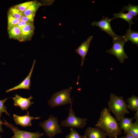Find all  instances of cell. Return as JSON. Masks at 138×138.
Returning a JSON list of instances; mask_svg holds the SVG:
<instances>
[{
	"label": "cell",
	"instance_id": "5bb4252c",
	"mask_svg": "<svg viewBox=\"0 0 138 138\" xmlns=\"http://www.w3.org/2000/svg\"><path fill=\"white\" fill-rule=\"evenodd\" d=\"M34 28L33 24H28L21 30V37L20 42L30 40L33 34Z\"/></svg>",
	"mask_w": 138,
	"mask_h": 138
},
{
	"label": "cell",
	"instance_id": "4fadbf2b",
	"mask_svg": "<svg viewBox=\"0 0 138 138\" xmlns=\"http://www.w3.org/2000/svg\"><path fill=\"white\" fill-rule=\"evenodd\" d=\"M36 60H34L32 68L28 76L19 84L6 90V92L7 93L11 91L19 89H24L30 90L31 86L30 78L32 74Z\"/></svg>",
	"mask_w": 138,
	"mask_h": 138
},
{
	"label": "cell",
	"instance_id": "f1b7e54d",
	"mask_svg": "<svg viewBox=\"0 0 138 138\" xmlns=\"http://www.w3.org/2000/svg\"><path fill=\"white\" fill-rule=\"evenodd\" d=\"M29 23L26 22L21 20L20 22L16 25L20 29H22L26 25Z\"/></svg>",
	"mask_w": 138,
	"mask_h": 138
},
{
	"label": "cell",
	"instance_id": "277c9868",
	"mask_svg": "<svg viewBox=\"0 0 138 138\" xmlns=\"http://www.w3.org/2000/svg\"><path fill=\"white\" fill-rule=\"evenodd\" d=\"M58 121L57 117L51 115L47 120L40 122L39 125L43 129L48 136L52 138L56 134L62 133V130Z\"/></svg>",
	"mask_w": 138,
	"mask_h": 138
},
{
	"label": "cell",
	"instance_id": "603a6c76",
	"mask_svg": "<svg viewBox=\"0 0 138 138\" xmlns=\"http://www.w3.org/2000/svg\"><path fill=\"white\" fill-rule=\"evenodd\" d=\"M8 29L16 25L21 20V19L14 18L9 13L8 14Z\"/></svg>",
	"mask_w": 138,
	"mask_h": 138
},
{
	"label": "cell",
	"instance_id": "9a60e30c",
	"mask_svg": "<svg viewBox=\"0 0 138 138\" xmlns=\"http://www.w3.org/2000/svg\"><path fill=\"white\" fill-rule=\"evenodd\" d=\"M126 42L128 41H131L133 44L138 46V32L129 29L126 30L125 34L122 36Z\"/></svg>",
	"mask_w": 138,
	"mask_h": 138
},
{
	"label": "cell",
	"instance_id": "4dcf8cb0",
	"mask_svg": "<svg viewBox=\"0 0 138 138\" xmlns=\"http://www.w3.org/2000/svg\"><path fill=\"white\" fill-rule=\"evenodd\" d=\"M135 119V120H138V110L136 111V112L134 114V117L133 119Z\"/></svg>",
	"mask_w": 138,
	"mask_h": 138
},
{
	"label": "cell",
	"instance_id": "8992f818",
	"mask_svg": "<svg viewBox=\"0 0 138 138\" xmlns=\"http://www.w3.org/2000/svg\"><path fill=\"white\" fill-rule=\"evenodd\" d=\"M72 103L70 104L68 116L65 120L62 121L60 125L63 127H71L72 128H83L87 124V118H82L76 117L72 108Z\"/></svg>",
	"mask_w": 138,
	"mask_h": 138
},
{
	"label": "cell",
	"instance_id": "6da1fadb",
	"mask_svg": "<svg viewBox=\"0 0 138 138\" xmlns=\"http://www.w3.org/2000/svg\"><path fill=\"white\" fill-rule=\"evenodd\" d=\"M95 126L105 132L109 138H118L122 134V130L117 120L106 107L104 108L101 111Z\"/></svg>",
	"mask_w": 138,
	"mask_h": 138
},
{
	"label": "cell",
	"instance_id": "3957f363",
	"mask_svg": "<svg viewBox=\"0 0 138 138\" xmlns=\"http://www.w3.org/2000/svg\"><path fill=\"white\" fill-rule=\"evenodd\" d=\"M72 88L61 90L54 93L48 101V104L51 108L72 103L73 99L71 97Z\"/></svg>",
	"mask_w": 138,
	"mask_h": 138
},
{
	"label": "cell",
	"instance_id": "7a4b0ae2",
	"mask_svg": "<svg viewBox=\"0 0 138 138\" xmlns=\"http://www.w3.org/2000/svg\"><path fill=\"white\" fill-rule=\"evenodd\" d=\"M108 109L114 115L116 119L119 121L126 114L129 113L128 105L122 96H118L111 94L108 103Z\"/></svg>",
	"mask_w": 138,
	"mask_h": 138
},
{
	"label": "cell",
	"instance_id": "5b68a950",
	"mask_svg": "<svg viewBox=\"0 0 138 138\" xmlns=\"http://www.w3.org/2000/svg\"><path fill=\"white\" fill-rule=\"evenodd\" d=\"M113 39L112 48L106 52L115 56L121 63H123L126 59L128 58L124 51V48L126 42L122 36L121 38Z\"/></svg>",
	"mask_w": 138,
	"mask_h": 138
},
{
	"label": "cell",
	"instance_id": "7c38bea8",
	"mask_svg": "<svg viewBox=\"0 0 138 138\" xmlns=\"http://www.w3.org/2000/svg\"><path fill=\"white\" fill-rule=\"evenodd\" d=\"M84 135L85 138H106L107 135L99 128L88 127L85 130Z\"/></svg>",
	"mask_w": 138,
	"mask_h": 138
},
{
	"label": "cell",
	"instance_id": "cb8c5ba5",
	"mask_svg": "<svg viewBox=\"0 0 138 138\" xmlns=\"http://www.w3.org/2000/svg\"><path fill=\"white\" fill-rule=\"evenodd\" d=\"M14 18L21 19L22 16V13L15 6L11 7L9 9L8 12Z\"/></svg>",
	"mask_w": 138,
	"mask_h": 138
},
{
	"label": "cell",
	"instance_id": "ba28073f",
	"mask_svg": "<svg viewBox=\"0 0 138 138\" xmlns=\"http://www.w3.org/2000/svg\"><path fill=\"white\" fill-rule=\"evenodd\" d=\"M111 20V19L107 17L103 18L100 21H93L91 25L93 26L99 27L102 31L106 32L113 39L121 38L122 36L117 35L112 30L110 23Z\"/></svg>",
	"mask_w": 138,
	"mask_h": 138
},
{
	"label": "cell",
	"instance_id": "83f0119b",
	"mask_svg": "<svg viewBox=\"0 0 138 138\" xmlns=\"http://www.w3.org/2000/svg\"><path fill=\"white\" fill-rule=\"evenodd\" d=\"M35 14H33L27 16H22L21 20L30 24H33Z\"/></svg>",
	"mask_w": 138,
	"mask_h": 138
},
{
	"label": "cell",
	"instance_id": "1f68e13d",
	"mask_svg": "<svg viewBox=\"0 0 138 138\" xmlns=\"http://www.w3.org/2000/svg\"><path fill=\"white\" fill-rule=\"evenodd\" d=\"M120 138H135L133 136L128 135H126L125 136H122Z\"/></svg>",
	"mask_w": 138,
	"mask_h": 138
},
{
	"label": "cell",
	"instance_id": "52a82bcc",
	"mask_svg": "<svg viewBox=\"0 0 138 138\" xmlns=\"http://www.w3.org/2000/svg\"><path fill=\"white\" fill-rule=\"evenodd\" d=\"M3 124L10 129L14 133V135L12 138H40L43 135L44 133L38 131L33 133L19 130L17 127L8 123L4 119Z\"/></svg>",
	"mask_w": 138,
	"mask_h": 138
},
{
	"label": "cell",
	"instance_id": "30bf717a",
	"mask_svg": "<svg viewBox=\"0 0 138 138\" xmlns=\"http://www.w3.org/2000/svg\"><path fill=\"white\" fill-rule=\"evenodd\" d=\"M32 96H30L27 98H23L18 94H16L15 97L13 98L15 106L19 107L23 110H27L28 108L34 103L30 100L32 99Z\"/></svg>",
	"mask_w": 138,
	"mask_h": 138
},
{
	"label": "cell",
	"instance_id": "ffe728a7",
	"mask_svg": "<svg viewBox=\"0 0 138 138\" xmlns=\"http://www.w3.org/2000/svg\"><path fill=\"white\" fill-rule=\"evenodd\" d=\"M127 102L128 103V109L135 111L138 110V97L133 95L131 97L128 98Z\"/></svg>",
	"mask_w": 138,
	"mask_h": 138
},
{
	"label": "cell",
	"instance_id": "d6986e66",
	"mask_svg": "<svg viewBox=\"0 0 138 138\" xmlns=\"http://www.w3.org/2000/svg\"><path fill=\"white\" fill-rule=\"evenodd\" d=\"M40 2L35 1L24 12H22L23 16H27L36 13L38 8L42 5Z\"/></svg>",
	"mask_w": 138,
	"mask_h": 138
},
{
	"label": "cell",
	"instance_id": "8fae6325",
	"mask_svg": "<svg viewBox=\"0 0 138 138\" xmlns=\"http://www.w3.org/2000/svg\"><path fill=\"white\" fill-rule=\"evenodd\" d=\"M93 37V36H89L85 41L82 43L75 50L76 53L81 57V66L83 64L86 56L88 50L90 42Z\"/></svg>",
	"mask_w": 138,
	"mask_h": 138
},
{
	"label": "cell",
	"instance_id": "d4e9b609",
	"mask_svg": "<svg viewBox=\"0 0 138 138\" xmlns=\"http://www.w3.org/2000/svg\"><path fill=\"white\" fill-rule=\"evenodd\" d=\"M35 1H30L19 4L15 6V7L21 13L27 9Z\"/></svg>",
	"mask_w": 138,
	"mask_h": 138
},
{
	"label": "cell",
	"instance_id": "7402d4cb",
	"mask_svg": "<svg viewBox=\"0 0 138 138\" xmlns=\"http://www.w3.org/2000/svg\"><path fill=\"white\" fill-rule=\"evenodd\" d=\"M126 135H131L135 138H138V120L132 123Z\"/></svg>",
	"mask_w": 138,
	"mask_h": 138
},
{
	"label": "cell",
	"instance_id": "e0dca14e",
	"mask_svg": "<svg viewBox=\"0 0 138 138\" xmlns=\"http://www.w3.org/2000/svg\"><path fill=\"white\" fill-rule=\"evenodd\" d=\"M9 37L20 41L21 37V30L17 25H15L8 29Z\"/></svg>",
	"mask_w": 138,
	"mask_h": 138
},
{
	"label": "cell",
	"instance_id": "f546056e",
	"mask_svg": "<svg viewBox=\"0 0 138 138\" xmlns=\"http://www.w3.org/2000/svg\"><path fill=\"white\" fill-rule=\"evenodd\" d=\"M3 123L2 122V120L0 118V133L1 132H3V130L2 128V125L3 124ZM0 138H2L1 137L0 134Z\"/></svg>",
	"mask_w": 138,
	"mask_h": 138
},
{
	"label": "cell",
	"instance_id": "ac0fdd59",
	"mask_svg": "<svg viewBox=\"0 0 138 138\" xmlns=\"http://www.w3.org/2000/svg\"><path fill=\"white\" fill-rule=\"evenodd\" d=\"M114 16L111 19L112 20L115 18H121L127 21L129 25V29H131V25L133 24L134 23L132 20L134 17L129 13H124L122 11L118 13H115L114 14Z\"/></svg>",
	"mask_w": 138,
	"mask_h": 138
},
{
	"label": "cell",
	"instance_id": "44dd1931",
	"mask_svg": "<svg viewBox=\"0 0 138 138\" xmlns=\"http://www.w3.org/2000/svg\"><path fill=\"white\" fill-rule=\"evenodd\" d=\"M128 11L129 13L130 14L134 17L138 15V6L133 5L129 3L128 6H124L122 8V11L125 10Z\"/></svg>",
	"mask_w": 138,
	"mask_h": 138
},
{
	"label": "cell",
	"instance_id": "4316f807",
	"mask_svg": "<svg viewBox=\"0 0 138 138\" xmlns=\"http://www.w3.org/2000/svg\"><path fill=\"white\" fill-rule=\"evenodd\" d=\"M9 98L4 99L3 100H0V118L2 116V114L4 113L7 115L10 116V114L7 111V108L4 105L5 102Z\"/></svg>",
	"mask_w": 138,
	"mask_h": 138
},
{
	"label": "cell",
	"instance_id": "9c48e42d",
	"mask_svg": "<svg viewBox=\"0 0 138 138\" xmlns=\"http://www.w3.org/2000/svg\"><path fill=\"white\" fill-rule=\"evenodd\" d=\"M13 117L16 125H19L24 127L31 126V121L32 120L40 119V116L34 118L30 116L28 111L27 112V114L24 116H20L14 114Z\"/></svg>",
	"mask_w": 138,
	"mask_h": 138
},
{
	"label": "cell",
	"instance_id": "2e32d148",
	"mask_svg": "<svg viewBox=\"0 0 138 138\" xmlns=\"http://www.w3.org/2000/svg\"><path fill=\"white\" fill-rule=\"evenodd\" d=\"M133 119V118L124 117L119 121L118 124L120 129L123 130L125 134L130 127L132 123Z\"/></svg>",
	"mask_w": 138,
	"mask_h": 138
},
{
	"label": "cell",
	"instance_id": "484cf974",
	"mask_svg": "<svg viewBox=\"0 0 138 138\" xmlns=\"http://www.w3.org/2000/svg\"><path fill=\"white\" fill-rule=\"evenodd\" d=\"M65 138H85L84 135H80L73 128L70 129V133L66 136Z\"/></svg>",
	"mask_w": 138,
	"mask_h": 138
}]
</instances>
